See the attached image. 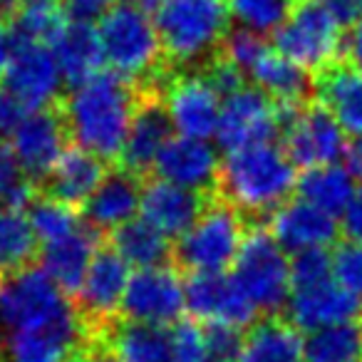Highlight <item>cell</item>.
<instances>
[{
  "label": "cell",
  "mask_w": 362,
  "mask_h": 362,
  "mask_svg": "<svg viewBox=\"0 0 362 362\" xmlns=\"http://www.w3.org/2000/svg\"><path fill=\"white\" fill-rule=\"evenodd\" d=\"M132 85L115 72H100L92 80L72 87L62 105V117L77 146L100 159H119L129 124L136 112Z\"/></svg>",
  "instance_id": "6da1fadb"
},
{
  "label": "cell",
  "mask_w": 362,
  "mask_h": 362,
  "mask_svg": "<svg viewBox=\"0 0 362 362\" xmlns=\"http://www.w3.org/2000/svg\"><path fill=\"white\" fill-rule=\"evenodd\" d=\"M298 166L286 146L273 141L238 146L221 161L218 187L231 206L243 214H273L298 187Z\"/></svg>",
  "instance_id": "7a4b0ae2"
},
{
  "label": "cell",
  "mask_w": 362,
  "mask_h": 362,
  "mask_svg": "<svg viewBox=\"0 0 362 362\" xmlns=\"http://www.w3.org/2000/svg\"><path fill=\"white\" fill-rule=\"evenodd\" d=\"M97 33L105 65L117 77L129 85H151L159 80L164 45L151 13L141 11L132 0H117L97 23Z\"/></svg>",
  "instance_id": "3957f363"
},
{
  "label": "cell",
  "mask_w": 362,
  "mask_h": 362,
  "mask_svg": "<svg viewBox=\"0 0 362 362\" xmlns=\"http://www.w3.org/2000/svg\"><path fill=\"white\" fill-rule=\"evenodd\" d=\"M164 55L181 67L206 62L231 33L226 0H166L154 13Z\"/></svg>",
  "instance_id": "277c9868"
},
{
  "label": "cell",
  "mask_w": 362,
  "mask_h": 362,
  "mask_svg": "<svg viewBox=\"0 0 362 362\" xmlns=\"http://www.w3.org/2000/svg\"><path fill=\"white\" fill-rule=\"evenodd\" d=\"M80 322L85 320L70 303V296L62 293L40 266H28L13 276L0 278V325L6 332Z\"/></svg>",
  "instance_id": "5b68a950"
},
{
  "label": "cell",
  "mask_w": 362,
  "mask_h": 362,
  "mask_svg": "<svg viewBox=\"0 0 362 362\" xmlns=\"http://www.w3.org/2000/svg\"><path fill=\"white\" fill-rule=\"evenodd\" d=\"M231 268L236 283L258 313L276 315L286 310L293 291L291 256L268 228H253L246 233V241Z\"/></svg>",
  "instance_id": "8992f818"
},
{
  "label": "cell",
  "mask_w": 362,
  "mask_h": 362,
  "mask_svg": "<svg viewBox=\"0 0 362 362\" xmlns=\"http://www.w3.org/2000/svg\"><path fill=\"white\" fill-rule=\"evenodd\" d=\"M246 233V221L236 206L226 199L214 202L184 236L176 238V261L192 273H226L236 261Z\"/></svg>",
  "instance_id": "52a82bcc"
},
{
  "label": "cell",
  "mask_w": 362,
  "mask_h": 362,
  "mask_svg": "<svg viewBox=\"0 0 362 362\" xmlns=\"http://www.w3.org/2000/svg\"><path fill=\"white\" fill-rule=\"evenodd\" d=\"M273 45L308 72L327 70L345 50L342 28L332 21L320 0L296 3L286 23L273 33Z\"/></svg>",
  "instance_id": "ba28073f"
},
{
  "label": "cell",
  "mask_w": 362,
  "mask_h": 362,
  "mask_svg": "<svg viewBox=\"0 0 362 362\" xmlns=\"http://www.w3.org/2000/svg\"><path fill=\"white\" fill-rule=\"evenodd\" d=\"M159 102L169 117L171 129L179 136H194V139L216 136L223 97L211 85L206 72L187 70L171 77L161 87Z\"/></svg>",
  "instance_id": "9c48e42d"
},
{
  "label": "cell",
  "mask_w": 362,
  "mask_h": 362,
  "mask_svg": "<svg viewBox=\"0 0 362 362\" xmlns=\"http://www.w3.org/2000/svg\"><path fill=\"white\" fill-rule=\"evenodd\" d=\"M347 132L322 105L283 107V141L296 166L337 164L347 149Z\"/></svg>",
  "instance_id": "30bf717a"
},
{
  "label": "cell",
  "mask_w": 362,
  "mask_h": 362,
  "mask_svg": "<svg viewBox=\"0 0 362 362\" xmlns=\"http://www.w3.org/2000/svg\"><path fill=\"white\" fill-rule=\"evenodd\" d=\"M184 310H187V283L181 281L176 268L161 263L132 273L122 303L127 320L166 327L179 322Z\"/></svg>",
  "instance_id": "8fae6325"
},
{
  "label": "cell",
  "mask_w": 362,
  "mask_h": 362,
  "mask_svg": "<svg viewBox=\"0 0 362 362\" xmlns=\"http://www.w3.org/2000/svg\"><path fill=\"white\" fill-rule=\"evenodd\" d=\"M278 129H283V107L256 85H243L223 97L216 141L226 151L258 141H273Z\"/></svg>",
  "instance_id": "7c38bea8"
},
{
  "label": "cell",
  "mask_w": 362,
  "mask_h": 362,
  "mask_svg": "<svg viewBox=\"0 0 362 362\" xmlns=\"http://www.w3.org/2000/svg\"><path fill=\"white\" fill-rule=\"evenodd\" d=\"M62 82L65 80L50 45L13 37V57L0 87L13 92L33 112L55 105Z\"/></svg>",
  "instance_id": "4fadbf2b"
},
{
  "label": "cell",
  "mask_w": 362,
  "mask_h": 362,
  "mask_svg": "<svg viewBox=\"0 0 362 362\" xmlns=\"http://www.w3.org/2000/svg\"><path fill=\"white\" fill-rule=\"evenodd\" d=\"M67 134L70 132H67L62 110L45 107V110L28 112L25 119L11 134L8 144L28 179L42 184L67 151Z\"/></svg>",
  "instance_id": "5bb4252c"
},
{
  "label": "cell",
  "mask_w": 362,
  "mask_h": 362,
  "mask_svg": "<svg viewBox=\"0 0 362 362\" xmlns=\"http://www.w3.org/2000/svg\"><path fill=\"white\" fill-rule=\"evenodd\" d=\"M187 310L204 325L243 330L256 320L258 310L226 273H192L187 281Z\"/></svg>",
  "instance_id": "9a60e30c"
},
{
  "label": "cell",
  "mask_w": 362,
  "mask_h": 362,
  "mask_svg": "<svg viewBox=\"0 0 362 362\" xmlns=\"http://www.w3.org/2000/svg\"><path fill=\"white\" fill-rule=\"evenodd\" d=\"M132 278V266L115 251L100 248L92 258L87 276L77 291V310L87 327H105L122 310Z\"/></svg>",
  "instance_id": "2e32d148"
},
{
  "label": "cell",
  "mask_w": 362,
  "mask_h": 362,
  "mask_svg": "<svg viewBox=\"0 0 362 362\" xmlns=\"http://www.w3.org/2000/svg\"><path fill=\"white\" fill-rule=\"evenodd\" d=\"M288 320L300 332H315L322 327L357 322L362 315V300L340 286L335 278L313 286H298L288 298Z\"/></svg>",
  "instance_id": "e0dca14e"
},
{
  "label": "cell",
  "mask_w": 362,
  "mask_h": 362,
  "mask_svg": "<svg viewBox=\"0 0 362 362\" xmlns=\"http://www.w3.org/2000/svg\"><path fill=\"white\" fill-rule=\"evenodd\" d=\"M154 171L159 179L179 184L192 192H209L218 187L221 176V156L211 139H194V136H171L156 159Z\"/></svg>",
  "instance_id": "ac0fdd59"
},
{
  "label": "cell",
  "mask_w": 362,
  "mask_h": 362,
  "mask_svg": "<svg viewBox=\"0 0 362 362\" xmlns=\"http://www.w3.org/2000/svg\"><path fill=\"white\" fill-rule=\"evenodd\" d=\"M268 231L288 253H303L332 246L340 233V221L303 199H288L271 214Z\"/></svg>",
  "instance_id": "d6986e66"
},
{
  "label": "cell",
  "mask_w": 362,
  "mask_h": 362,
  "mask_svg": "<svg viewBox=\"0 0 362 362\" xmlns=\"http://www.w3.org/2000/svg\"><path fill=\"white\" fill-rule=\"evenodd\" d=\"M204 194L171 184L166 179L149 181L141 192V218L159 228L164 236L181 238L204 214Z\"/></svg>",
  "instance_id": "ffe728a7"
},
{
  "label": "cell",
  "mask_w": 362,
  "mask_h": 362,
  "mask_svg": "<svg viewBox=\"0 0 362 362\" xmlns=\"http://www.w3.org/2000/svg\"><path fill=\"white\" fill-rule=\"evenodd\" d=\"M141 187L139 174L129 169L107 171L102 184L95 189L85 209V221L97 233L100 231H117L119 226L136 218L141 209Z\"/></svg>",
  "instance_id": "44dd1931"
},
{
  "label": "cell",
  "mask_w": 362,
  "mask_h": 362,
  "mask_svg": "<svg viewBox=\"0 0 362 362\" xmlns=\"http://www.w3.org/2000/svg\"><path fill=\"white\" fill-rule=\"evenodd\" d=\"M87 325L11 330L3 337L0 362H70L85 340Z\"/></svg>",
  "instance_id": "7402d4cb"
},
{
  "label": "cell",
  "mask_w": 362,
  "mask_h": 362,
  "mask_svg": "<svg viewBox=\"0 0 362 362\" xmlns=\"http://www.w3.org/2000/svg\"><path fill=\"white\" fill-rule=\"evenodd\" d=\"M105 176V159L75 144L60 156L50 176L42 181L45 197L57 199V202L67 204L72 209L85 206L87 199L95 194V189L100 187Z\"/></svg>",
  "instance_id": "603a6c76"
},
{
  "label": "cell",
  "mask_w": 362,
  "mask_h": 362,
  "mask_svg": "<svg viewBox=\"0 0 362 362\" xmlns=\"http://www.w3.org/2000/svg\"><path fill=\"white\" fill-rule=\"evenodd\" d=\"M97 251H100L97 231L92 226H80L75 233L42 248L40 268L57 283L62 293L77 296Z\"/></svg>",
  "instance_id": "cb8c5ba5"
},
{
  "label": "cell",
  "mask_w": 362,
  "mask_h": 362,
  "mask_svg": "<svg viewBox=\"0 0 362 362\" xmlns=\"http://www.w3.org/2000/svg\"><path fill=\"white\" fill-rule=\"evenodd\" d=\"M171 132L174 129H171V122L161 102L144 100L136 107L134 119L129 124V134H127L124 149L119 154L122 166L134 171V174H144V171L154 169L156 159L169 144Z\"/></svg>",
  "instance_id": "d4e9b609"
},
{
  "label": "cell",
  "mask_w": 362,
  "mask_h": 362,
  "mask_svg": "<svg viewBox=\"0 0 362 362\" xmlns=\"http://www.w3.org/2000/svg\"><path fill=\"white\" fill-rule=\"evenodd\" d=\"M50 47L62 72V80L70 82L72 87L97 77L105 67L102 40L95 25L67 23L60 35L50 42Z\"/></svg>",
  "instance_id": "484cf974"
},
{
  "label": "cell",
  "mask_w": 362,
  "mask_h": 362,
  "mask_svg": "<svg viewBox=\"0 0 362 362\" xmlns=\"http://www.w3.org/2000/svg\"><path fill=\"white\" fill-rule=\"evenodd\" d=\"M317 105H322L337 124L352 136L362 134V72L352 65H330L315 85Z\"/></svg>",
  "instance_id": "4316f807"
},
{
  "label": "cell",
  "mask_w": 362,
  "mask_h": 362,
  "mask_svg": "<svg viewBox=\"0 0 362 362\" xmlns=\"http://www.w3.org/2000/svg\"><path fill=\"white\" fill-rule=\"evenodd\" d=\"M105 350L115 362H171V337L161 325L124 320L107 330Z\"/></svg>",
  "instance_id": "83f0119b"
},
{
  "label": "cell",
  "mask_w": 362,
  "mask_h": 362,
  "mask_svg": "<svg viewBox=\"0 0 362 362\" xmlns=\"http://www.w3.org/2000/svg\"><path fill=\"white\" fill-rule=\"evenodd\" d=\"M248 77H251L258 90H263L281 107H300V102L310 92L308 70H303L300 65H296L293 60H288L286 55H281L278 50H271V47L258 57V62L251 67Z\"/></svg>",
  "instance_id": "f1b7e54d"
},
{
  "label": "cell",
  "mask_w": 362,
  "mask_h": 362,
  "mask_svg": "<svg viewBox=\"0 0 362 362\" xmlns=\"http://www.w3.org/2000/svg\"><path fill=\"white\" fill-rule=\"evenodd\" d=\"M241 362H305V340L291 320L266 317L243 337Z\"/></svg>",
  "instance_id": "f546056e"
},
{
  "label": "cell",
  "mask_w": 362,
  "mask_h": 362,
  "mask_svg": "<svg viewBox=\"0 0 362 362\" xmlns=\"http://www.w3.org/2000/svg\"><path fill=\"white\" fill-rule=\"evenodd\" d=\"M298 199L313 204L320 211L330 214V216L340 218L350 199L355 197L357 184L350 169L342 164H325V166H313V169H303L298 176Z\"/></svg>",
  "instance_id": "4dcf8cb0"
},
{
  "label": "cell",
  "mask_w": 362,
  "mask_h": 362,
  "mask_svg": "<svg viewBox=\"0 0 362 362\" xmlns=\"http://www.w3.org/2000/svg\"><path fill=\"white\" fill-rule=\"evenodd\" d=\"M171 238L164 236L159 228H154L141 216L132 218L129 223L112 231V248L129 263L134 271L139 268L161 266L169 258Z\"/></svg>",
  "instance_id": "1f68e13d"
},
{
  "label": "cell",
  "mask_w": 362,
  "mask_h": 362,
  "mask_svg": "<svg viewBox=\"0 0 362 362\" xmlns=\"http://www.w3.org/2000/svg\"><path fill=\"white\" fill-rule=\"evenodd\" d=\"M37 236L25 211L0 206V278L33 266L37 256Z\"/></svg>",
  "instance_id": "d6a6232c"
},
{
  "label": "cell",
  "mask_w": 362,
  "mask_h": 362,
  "mask_svg": "<svg viewBox=\"0 0 362 362\" xmlns=\"http://www.w3.org/2000/svg\"><path fill=\"white\" fill-rule=\"evenodd\" d=\"M67 25L62 0H21L11 18L16 40H33L50 45Z\"/></svg>",
  "instance_id": "836d02e7"
},
{
  "label": "cell",
  "mask_w": 362,
  "mask_h": 362,
  "mask_svg": "<svg viewBox=\"0 0 362 362\" xmlns=\"http://www.w3.org/2000/svg\"><path fill=\"white\" fill-rule=\"evenodd\" d=\"M305 362H362V325L345 322L305 337Z\"/></svg>",
  "instance_id": "e575fe53"
},
{
  "label": "cell",
  "mask_w": 362,
  "mask_h": 362,
  "mask_svg": "<svg viewBox=\"0 0 362 362\" xmlns=\"http://www.w3.org/2000/svg\"><path fill=\"white\" fill-rule=\"evenodd\" d=\"M28 218H30L33 231H35L37 241L42 246L60 241V238L70 236L82 226L75 209L50 197L35 199L28 209Z\"/></svg>",
  "instance_id": "d590c367"
},
{
  "label": "cell",
  "mask_w": 362,
  "mask_h": 362,
  "mask_svg": "<svg viewBox=\"0 0 362 362\" xmlns=\"http://www.w3.org/2000/svg\"><path fill=\"white\" fill-rule=\"evenodd\" d=\"M231 21L258 35H273L293 11V0H226Z\"/></svg>",
  "instance_id": "8d00e7d4"
},
{
  "label": "cell",
  "mask_w": 362,
  "mask_h": 362,
  "mask_svg": "<svg viewBox=\"0 0 362 362\" xmlns=\"http://www.w3.org/2000/svg\"><path fill=\"white\" fill-rule=\"evenodd\" d=\"M35 181L21 169L11 144H0V206L28 211L35 202Z\"/></svg>",
  "instance_id": "74e56055"
},
{
  "label": "cell",
  "mask_w": 362,
  "mask_h": 362,
  "mask_svg": "<svg viewBox=\"0 0 362 362\" xmlns=\"http://www.w3.org/2000/svg\"><path fill=\"white\" fill-rule=\"evenodd\" d=\"M268 50V42L263 40V35L253 30H246V28H238V30H231L226 35L221 45V57H226L231 65H236L243 75L251 72V67L258 62V57Z\"/></svg>",
  "instance_id": "f35d334b"
},
{
  "label": "cell",
  "mask_w": 362,
  "mask_h": 362,
  "mask_svg": "<svg viewBox=\"0 0 362 362\" xmlns=\"http://www.w3.org/2000/svg\"><path fill=\"white\" fill-rule=\"evenodd\" d=\"M332 258V278L340 283L345 291L362 300V243L345 241L335 246L330 253Z\"/></svg>",
  "instance_id": "ab89813d"
},
{
  "label": "cell",
  "mask_w": 362,
  "mask_h": 362,
  "mask_svg": "<svg viewBox=\"0 0 362 362\" xmlns=\"http://www.w3.org/2000/svg\"><path fill=\"white\" fill-rule=\"evenodd\" d=\"M171 337V362H206V327L199 322H174Z\"/></svg>",
  "instance_id": "60d3db41"
},
{
  "label": "cell",
  "mask_w": 362,
  "mask_h": 362,
  "mask_svg": "<svg viewBox=\"0 0 362 362\" xmlns=\"http://www.w3.org/2000/svg\"><path fill=\"white\" fill-rule=\"evenodd\" d=\"M291 276H293V288L330 281L332 278V258H330V253H327V248L293 253Z\"/></svg>",
  "instance_id": "b9f144b4"
},
{
  "label": "cell",
  "mask_w": 362,
  "mask_h": 362,
  "mask_svg": "<svg viewBox=\"0 0 362 362\" xmlns=\"http://www.w3.org/2000/svg\"><path fill=\"white\" fill-rule=\"evenodd\" d=\"M206 362H241L243 335L236 327L206 325Z\"/></svg>",
  "instance_id": "7bdbcfd3"
},
{
  "label": "cell",
  "mask_w": 362,
  "mask_h": 362,
  "mask_svg": "<svg viewBox=\"0 0 362 362\" xmlns=\"http://www.w3.org/2000/svg\"><path fill=\"white\" fill-rule=\"evenodd\" d=\"M115 0H62L65 6L67 23H85V25H95L107 16Z\"/></svg>",
  "instance_id": "ee69618b"
},
{
  "label": "cell",
  "mask_w": 362,
  "mask_h": 362,
  "mask_svg": "<svg viewBox=\"0 0 362 362\" xmlns=\"http://www.w3.org/2000/svg\"><path fill=\"white\" fill-rule=\"evenodd\" d=\"M206 75L211 80V85L221 92V97L231 95L238 87H243V72L236 65H231L226 57H216V60L209 62Z\"/></svg>",
  "instance_id": "f6af8a7d"
},
{
  "label": "cell",
  "mask_w": 362,
  "mask_h": 362,
  "mask_svg": "<svg viewBox=\"0 0 362 362\" xmlns=\"http://www.w3.org/2000/svg\"><path fill=\"white\" fill-rule=\"evenodd\" d=\"M28 112L30 110L13 92H8L6 87H0V134L11 136L16 132V127L25 119Z\"/></svg>",
  "instance_id": "bcb514c9"
},
{
  "label": "cell",
  "mask_w": 362,
  "mask_h": 362,
  "mask_svg": "<svg viewBox=\"0 0 362 362\" xmlns=\"http://www.w3.org/2000/svg\"><path fill=\"white\" fill-rule=\"evenodd\" d=\"M320 3L342 30L345 28L352 30L362 23V0H320Z\"/></svg>",
  "instance_id": "7dc6e473"
},
{
  "label": "cell",
  "mask_w": 362,
  "mask_h": 362,
  "mask_svg": "<svg viewBox=\"0 0 362 362\" xmlns=\"http://www.w3.org/2000/svg\"><path fill=\"white\" fill-rule=\"evenodd\" d=\"M340 231L347 236V241H360L362 243V187H357L355 197L340 214Z\"/></svg>",
  "instance_id": "c3c4849f"
},
{
  "label": "cell",
  "mask_w": 362,
  "mask_h": 362,
  "mask_svg": "<svg viewBox=\"0 0 362 362\" xmlns=\"http://www.w3.org/2000/svg\"><path fill=\"white\" fill-rule=\"evenodd\" d=\"M342 52L347 55V65H352L357 72H362V23L350 30Z\"/></svg>",
  "instance_id": "681fc988"
},
{
  "label": "cell",
  "mask_w": 362,
  "mask_h": 362,
  "mask_svg": "<svg viewBox=\"0 0 362 362\" xmlns=\"http://www.w3.org/2000/svg\"><path fill=\"white\" fill-rule=\"evenodd\" d=\"M345 166L350 169V174L355 176V181H360L362 184V134L352 136V141H347Z\"/></svg>",
  "instance_id": "f907efd6"
},
{
  "label": "cell",
  "mask_w": 362,
  "mask_h": 362,
  "mask_svg": "<svg viewBox=\"0 0 362 362\" xmlns=\"http://www.w3.org/2000/svg\"><path fill=\"white\" fill-rule=\"evenodd\" d=\"M11 57H13V33H11V25L0 18V82L6 77Z\"/></svg>",
  "instance_id": "816d5d0a"
},
{
  "label": "cell",
  "mask_w": 362,
  "mask_h": 362,
  "mask_svg": "<svg viewBox=\"0 0 362 362\" xmlns=\"http://www.w3.org/2000/svg\"><path fill=\"white\" fill-rule=\"evenodd\" d=\"M70 362H115L107 350H77Z\"/></svg>",
  "instance_id": "f5cc1de1"
},
{
  "label": "cell",
  "mask_w": 362,
  "mask_h": 362,
  "mask_svg": "<svg viewBox=\"0 0 362 362\" xmlns=\"http://www.w3.org/2000/svg\"><path fill=\"white\" fill-rule=\"evenodd\" d=\"M18 3H21V0H0V18H3V21H11Z\"/></svg>",
  "instance_id": "db71d44e"
},
{
  "label": "cell",
  "mask_w": 362,
  "mask_h": 362,
  "mask_svg": "<svg viewBox=\"0 0 362 362\" xmlns=\"http://www.w3.org/2000/svg\"><path fill=\"white\" fill-rule=\"evenodd\" d=\"M134 6H139L141 11H146V13H156L161 6H164L166 0H132Z\"/></svg>",
  "instance_id": "11a10c76"
},
{
  "label": "cell",
  "mask_w": 362,
  "mask_h": 362,
  "mask_svg": "<svg viewBox=\"0 0 362 362\" xmlns=\"http://www.w3.org/2000/svg\"><path fill=\"white\" fill-rule=\"evenodd\" d=\"M293 3H305V0H293Z\"/></svg>",
  "instance_id": "9f6ffc18"
}]
</instances>
